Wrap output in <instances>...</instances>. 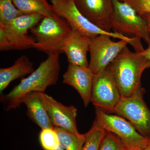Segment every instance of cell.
Here are the masks:
<instances>
[{
	"label": "cell",
	"instance_id": "10",
	"mask_svg": "<svg viewBox=\"0 0 150 150\" xmlns=\"http://www.w3.org/2000/svg\"><path fill=\"white\" fill-rule=\"evenodd\" d=\"M111 38L109 35H100L91 40L89 67L94 75L104 69L129 44L125 40L112 41Z\"/></svg>",
	"mask_w": 150,
	"mask_h": 150
},
{
	"label": "cell",
	"instance_id": "16",
	"mask_svg": "<svg viewBox=\"0 0 150 150\" xmlns=\"http://www.w3.org/2000/svg\"><path fill=\"white\" fill-rule=\"evenodd\" d=\"M33 64L28 57L23 55L19 57L12 66L0 69V92L3 91L13 81L26 75L30 74L34 71Z\"/></svg>",
	"mask_w": 150,
	"mask_h": 150
},
{
	"label": "cell",
	"instance_id": "4",
	"mask_svg": "<svg viewBox=\"0 0 150 150\" xmlns=\"http://www.w3.org/2000/svg\"><path fill=\"white\" fill-rule=\"evenodd\" d=\"M44 17L39 13L23 14L6 25H0V51L33 48L35 40L28 35V30Z\"/></svg>",
	"mask_w": 150,
	"mask_h": 150
},
{
	"label": "cell",
	"instance_id": "18",
	"mask_svg": "<svg viewBox=\"0 0 150 150\" xmlns=\"http://www.w3.org/2000/svg\"><path fill=\"white\" fill-rule=\"evenodd\" d=\"M60 146L65 150H82L86 139V134H76L54 127Z\"/></svg>",
	"mask_w": 150,
	"mask_h": 150
},
{
	"label": "cell",
	"instance_id": "6",
	"mask_svg": "<svg viewBox=\"0 0 150 150\" xmlns=\"http://www.w3.org/2000/svg\"><path fill=\"white\" fill-rule=\"evenodd\" d=\"M94 124L115 134L129 150H144L150 141L140 134L133 124L121 116L106 113L95 107Z\"/></svg>",
	"mask_w": 150,
	"mask_h": 150
},
{
	"label": "cell",
	"instance_id": "14",
	"mask_svg": "<svg viewBox=\"0 0 150 150\" xmlns=\"http://www.w3.org/2000/svg\"><path fill=\"white\" fill-rule=\"evenodd\" d=\"M91 39L71 29L63 49V53L66 54L69 64L89 67L87 54Z\"/></svg>",
	"mask_w": 150,
	"mask_h": 150
},
{
	"label": "cell",
	"instance_id": "15",
	"mask_svg": "<svg viewBox=\"0 0 150 150\" xmlns=\"http://www.w3.org/2000/svg\"><path fill=\"white\" fill-rule=\"evenodd\" d=\"M42 93L32 92L27 94L22 99V103H24L27 107L28 117L41 130L54 128L48 116Z\"/></svg>",
	"mask_w": 150,
	"mask_h": 150
},
{
	"label": "cell",
	"instance_id": "2",
	"mask_svg": "<svg viewBox=\"0 0 150 150\" xmlns=\"http://www.w3.org/2000/svg\"><path fill=\"white\" fill-rule=\"evenodd\" d=\"M122 97H129L142 87L141 78L150 61L140 52L125 47L110 64Z\"/></svg>",
	"mask_w": 150,
	"mask_h": 150
},
{
	"label": "cell",
	"instance_id": "21",
	"mask_svg": "<svg viewBox=\"0 0 150 150\" xmlns=\"http://www.w3.org/2000/svg\"><path fill=\"white\" fill-rule=\"evenodd\" d=\"M105 131L93 124L91 129L86 133V139L82 150H98Z\"/></svg>",
	"mask_w": 150,
	"mask_h": 150
},
{
	"label": "cell",
	"instance_id": "5",
	"mask_svg": "<svg viewBox=\"0 0 150 150\" xmlns=\"http://www.w3.org/2000/svg\"><path fill=\"white\" fill-rule=\"evenodd\" d=\"M51 3L54 12L65 19L72 30L91 39L98 35H105L119 40H127L131 46L135 43V38H129L117 33L105 31L93 24L81 13L74 0H51Z\"/></svg>",
	"mask_w": 150,
	"mask_h": 150
},
{
	"label": "cell",
	"instance_id": "1",
	"mask_svg": "<svg viewBox=\"0 0 150 150\" xmlns=\"http://www.w3.org/2000/svg\"><path fill=\"white\" fill-rule=\"evenodd\" d=\"M59 54H48L47 59L40 63L37 69L23 79L9 93L1 96V101L5 110L19 107L22 99L27 94L44 93L48 87L57 83L60 71Z\"/></svg>",
	"mask_w": 150,
	"mask_h": 150
},
{
	"label": "cell",
	"instance_id": "24",
	"mask_svg": "<svg viewBox=\"0 0 150 150\" xmlns=\"http://www.w3.org/2000/svg\"><path fill=\"white\" fill-rule=\"evenodd\" d=\"M148 60L150 61V42L148 43V47L146 49H144V51L140 52Z\"/></svg>",
	"mask_w": 150,
	"mask_h": 150
},
{
	"label": "cell",
	"instance_id": "11",
	"mask_svg": "<svg viewBox=\"0 0 150 150\" xmlns=\"http://www.w3.org/2000/svg\"><path fill=\"white\" fill-rule=\"evenodd\" d=\"M81 13L105 31H110L113 13V0H74Z\"/></svg>",
	"mask_w": 150,
	"mask_h": 150
},
{
	"label": "cell",
	"instance_id": "19",
	"mask_svg": "<svg viewBox=\"0 0 150 150\" xmlns=\"http://www.w3.org/2000/svg\"><path fill=\"white\" fill-rule=\"evenodd\" d=\"M23 14L12 0H0V25H6Z\"/></svg>",
	"mask_w": 150,
	"mask_h": 150
},
{
	"label": "cell",
	"instance_id": "28",
	"mask_svg": "<svg viewBox=\"0 0 150 150\" xmlns=\"http://www.w3.org/2000/svg\"><path fill=\"white\" fill-rule=\"evenodd\" d=\"M118 1H123V0H118Z\"/></svg>",
	"mask_w": 150,
	"mask_h": 150
},
{
	"label": "cell",
	"instance_id": "22",
	"mask_svg": "<svg viewBox=\"0 0 150 150\" xmlns=\"http://www.w3.org/2000/svg\"><path fill=\"white\" fill-rule=\"evenodd\" d=\"M98 150H129L120 138L115 134L105 131Z\"/></svg>",
	"mask_w": 150,
	"mask_h": 150
},
{
	"label": "cell",
	"instance_id": "27",
	"mask_svg": "<svg viewBox=\"0 0 150 150\" xmlns=\"http://www.w3.org/2000/svg\"><path fill=\"white\" fill-rule=\"evenodd\" d=\"M56 150H65L64 149H63V148H62V147L61 146H60L59 147V148H58V149H56Z\"/></svg>",
	"mask_w": 150,
	"mask_h": 150
},
{
	"label": "cell",
	"instance_id": "9",
	"mask_svg": "<svg viewBox=\"0 0 150 150\" xmlns=\"http://www.w3.org/2000/svg\"><path fill=\"white\" fill-rule=\"evenodd\" d=\"M122 98L110 64L94 76L91 102L104 112L114 113Z\"/></svg>",
	"mask_w": 150,
	"mask_h": 150
},
{
	"label": "cell",
	"instance_id": "13",
	"mask_svg": "<svg viewBox=\"0 0 150 150\" xmlns=\"http://www.w3.org/2000/svg\"><path fill=\"white\" fill-rule=\"evenodd\" d=\"M94 76L89 67H81L71 64H69L63 75L64 83L72 87L78 92L85 108L91 100Z\"/></svg>",
	"mask_w": 150,
	"mask_h": 150
},
{
	"label": "cell",
	"instance_id": "12",
	"mask_svg": "<svg viewBox=\"0 0 150 150\" xmlns=\"http://www.w3.org/2000/svg\"><path fill=\"white\" fill-rule=\"evenodd\" d=\"M42 96L48 116L54 127L79 134L76 124L77 108L73 105H64L44 93Z\"/></svg>",
	"mask_w": 150,
	"mask_h": 150
},
{
	"label": "cell",
	"instance_id": "20",
	"mask_svg": "<svg viewBox=\"0 0 150 150\" xmlns=\"http://www.w3.org/2000/svg\"><path fill=\"white\" fill-rule=\"evenodd\" d=\"M39 140L44 150H56L60 146L59 137L54 128L42 129Z\"/></svg>",
	"mask_w": 150,
	"mask_h": 150
},
{
	"label": "cell",
	"instance_id": "8",
	"mask_svg": "<svg viewBox=\"0 0 150 150\" xmlns=\"http://www.w3.org/2000/svg\"><path fill=\"white\" fill-rule=\"evenodd\" d=\"M145 89L141 87L129 97H122L114 113L131 122L137 131L150 139V110L144 99Z\"/></svg>",
	"mask_w": 150,
	"mask_h": 150
},
{
	"label": "cell",
	"instance_id": "23",
	"mask_svg": "<svg viewBox=\"0 0 150 150\" xmlns=\"http://www.w3.org/2000/svg\"><path fill=\"white\" fill-rule=\"evenodd\" d=\"M140 15L150 14V0H123Z\"/></svg>",
	"mask_w": 150,
	"mask_h": 150
},
{
	"label": "cell",
	"instance_id": "25",
	"mask_svg": "<svg viewBox=\"0 0 150 150\" xmlns=\"http://www.w3.org/2000/svg\"><path fill=\"white\" fill-rule=\"evenodd\" d=\"M141 15H142L144 17V18L146 20V21L147 23L148 27H149L150 31V14L144 13L141 14Z\"/></svg>",
	"mask_w": 150,
	"mask_h": 150
},
{
	"label": "cell",
	"instance_id": "7",
	"mask_svg": "<svg viewBox=\"0 0 150 150\" xmlns=\"http://www.w3.org/2000/svg\"><path fill=\"white\" fill-rule=\"evenodd\" d=\"M113 5L111 27L113 32L134 35L149 43L150 31L144 17L126 2L113 0Z\"/></svg>",
	"mask_w": 150,
	"mask_h": 150
},
{
	"label": "cell",
	"instance_id": "26",
	"mask_svg": "<svg viewBox=\"0 0 150 150\" xmlns=\"http://www.w3.org/2000/svg\"><path fill=\"white\" fill-rule=\"evenodd\" d=\"M144 150H150V141Z\"/></svg>",
	"mask_w": 150,
	"mask_h": 150
},
{
	"label": "cell",
	"instance_id": "3",
	"mask_svg": "<svg viewBox=\"0 0 150 150\" xmlns=\"http://www.w3.org/2000/svg\"><path fill=\"white\" fill-rule=\"evenodd\" d=\"M30 31L35 40L33 48L48 55L63 53L71 28L67 21L55 13L51 16L44 17Z\"/></svg>",
	"mask_w": 150,
	"mask_h": 150
},
{
	"label": "cell",
	"instance_id": "17",
	"mask_svg": "<svg viewBox=\"0 0 150 150\" xmlns=\"http://www.w3.org/2000/svg\"><path fill=\"white\" fill-rule=\"evenodd\" d=\"M14 4L23 14L39 13L44 17L55 14L46 0H12Z\"/></svg>",
	"mask_w": 150,
	"mask_h": 150
}]
</instances>
